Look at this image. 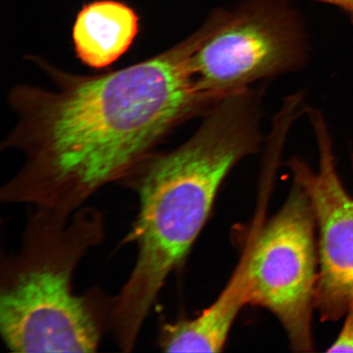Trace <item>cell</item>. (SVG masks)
Returning a JSON list of instances; mask_svg holds the SVG:
<instances>
[{"mask_svg":"<svg viewBox=\"0 0 353 353\" xmlns=\"http://www.w3.org/2000/svg\"><path fill=\"white\" fill-rule=\"evenodd\" d=\"M201 30L139 63L82 77L41 64L54 88H13L17 117L3 148L25 161L1 191L8 203L72 215L101 188L130 178L176 126L217 103L197 85Z\"/></svg>","mask_w":353,"mask_h":353,"instance_id":"cell-1","label":"cell"},{"mask_svg":"<svg viewBox=\"0 0 353 353\" xmlns=\"http://www.w3.org/2000/svg\"><path fill=\"white\" fill-rule=\"evenodd\" d=\"M261 101L253 92L220 99L187 142L153 153L130 178L139 210L125 243L138 249L130 275L112 301L110 325L132 348L167 278L186 259L225 179L262 142Z\"/></svg>","mask_w":353,"mask_h":353,"instance_id":"cell-2","label":"cell"},{"mask_svg":"<svg viewBox=\"0 0 353 353\" xmlns=\"http://www.w3.org/2000/svg\"><path fill=\"white\" fill-rule=\"evenodd\" d=\"M20 252L2 262L0 332L13 352H94L101 322L87 297L73 293L79 262L103 240L100 212L70 216L34 209Z\"/></svg>","mask_w":353,"mask_h":353,"instance_id":"cell-3","label":"cell"},{"mask_svg":"<svg viewBox=\"0 0 353 353\" xmlns=\"http://www.w3.org/2000/svg\"><path fill=\"white\" fill-rule=\"evenodd\" d=\"M201 28L194 76L203 94L216 101L306 63L301 22L280 1L254 0L235 11H217Z\"/></svg>","mask_w":353,"mask_h":353,"instance_id":"cell-4","label":"cell"},{"mask_svg":"<svg viewBox=\"0 0 353 353\" xmlns=\"http://www.w3.org/2000/svg\"><path fill=\"white\" fill-rule=\"evenodd\" d=\"M311 203L294 182L282 208L256 235L250 261V303L268 309L295 352H312V316L319 280Z\"/></svg>","mask_w":353,"mask_h":353,"instance_id":"cell-5","label":"cell"},{"mask_svg":"<svg viewBox=\"0 0 353 353\" xmlns=\"http://www.w3.org/2000/svg\"><path fill=\"white\" fill-rule=\"evenodd\" d=\"M306 112L319 148V169L313 171L298 158L290 160L289 167L294 182L307 194L319 232L315 307L322 320L337 321L346 314L353 299V195L338 174L324 117L313 108H307Z\"/></svg>","mask_w":353,"mask_h":353,"instance_id":"cell-6","label":"cell"},{"mask_svg":"<svg viewBox=\"0 0 353 353\" xmlns=\"http://www.w3.org/2000/svg\"><path fill=\"white\" fill-rule=\"evenodd\" d=\"M261 223L255 220L241 261L222 293L192 320L163 326L160 347L167 352H220L242 307L250 303V261Z\"/></svg>","mask_w":353,"mask_h":353,"instance_id":"cell-7","label":"cell"},{"mask_svg":"<svg viewBox=\"0 0 353 353\" xmlns=\"http://www.w3.org/2000/svg\"><path fill=\"white\" fill-rule=\"evenodd\" d=\"M139 32V17L125 3L92 2L83 7L74 22V52L91 68H108L129 50Z\"/></svg>","mask_w":353,"mask_h":353,"instance_id":"cell-8","label":"cell"},{"mask_svg":"<svg viewBox=\"0 0 353 353\" xmlns=\"http://www.w3.org/2000/svg\"><path fill=\"white\" fill-rule=\"evenodd\" d=\"M345 322L328 352H353V299L348 306Z\"/></svg>","mask_w":353,"mask_h":353,"instance_id":"cell-9","label":"cell"},{"mask_svg":"<svg viewBox=\"0 0 353 353\" xmlns=\"http://www.w3.org/2000/svg\"><path fill=\"white\" fill-rule=\"evenodd\" d=\"M317 1L333 4L334 6L341 8L350 17L353 22V0H317Z\"/></svg>","mask_w":353,"mask_h":353,"instance_id":"cell-10","label":"cell"}]
</instances>
